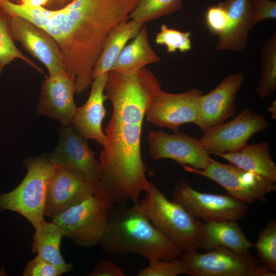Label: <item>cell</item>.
I'll return each mask as SVG.
<instances>
[{"label": "cell", "instance_id": "obj_1", "mask_svg": "<svg viewBox=\"0 0 276 276\" xmlns=\"http://www.w3.org/2000/svg\"><path fill=\"white\" fill-rule=\"evenodd\" d=\"M161 86L145 67L130 73H107L105 90L112 113L99 155L102 176L95 184L94 195L108 209L128 200L139 202L140 194L149 187L141 152L142 125Z\"/></svg>", "mask_w": 276, "mask_h": 276}, {"label": "cell", "instance_id": "obj_2", "mask_svg": "<svg viewBox=\"0 0 276 276\" xmlns=\"http://www.w3.org/2000/svg\"><path fill=\"white\" fill-rule=\"evenodd\" d=\"M139 0H73L51 10L6 0L8 15L26 19L48 33L58 45L65 71L75 81V94L91 85L93 70L110 31L128 19Z\"/></svg>", "mask_w": 276, "mask_h": 276}, {"label": "cell", "instance_id": "obj_3", "mask_svg": "<svg viewBox=\"0 0 276 276\" xmlns=\"http://www.w3.org/2000/svg\"><path fill=\"white\" fill-rule=\"evenodd\" d=\"M99 244L109 256L135 254L148 260L179 258L183 251L153 225L139 202L130 207L117 204L110 209Z\"/></svg>", "mask_w": 276, "mask_h": 276}, {"label": "cell", "instance_id": "obj_4", "mask_svg": "<svg viewBox=\"0 0 276 276\" xmlns=\"http://www.w3.org/2000/svg\"><path fill=\"white\" fill-rule=\"evenodd\" d=\"M140 204L153 225L183 250L199 248L202 221L173 200L152 182Z\"/></svg>", "mask_w": 276, "mask_h": 276}, {"label": "cell", "instance_id": "obj_5", "mask_svg": "<svg viewBox=\"0 0 276 276\" xmlns=\"http://www.w3.org/2000/svg\"><path fill=\"white\" fill-rule=\"evenodd\" d=\"M27 174L12 191L0 194V210L20 214L36 228L44 220L48 187L55 166L49 156L27 159Z\"/></svg>", "mask_w": 276, "mask_h": 276}, {"label": "cell", "instance_id": "obj_6", "mask_svg": "<svg viewBox=\"0 0 276 276\" xmlns=\"http://www.w3.org/2000/svg\"><path fill=\"white\" fill-rule=\"evenodd\" d=\"M180 259L190 276H275L250 253L240 254L224 247L200 253L183 250Z\"/></svg>", "mask_w": 276, "mask_h": 276}, {"label": "cell", "instance_id": "obj_7", "mask_svg": "<svg viewBox=\"0 0 276 276\" xmlns=\"http://www.w3.org/2000/svg\"><path fill=\"white\" fill-rule=\"evenodd\" d=\"M185 170L206 177L223 187L228 193L245 203L264 202L266 195L275 191V182L253 172L233 164H224L212 159L203 169L183 166Z\"/></svg>", "mask_w": 276, "mask_h": 276}, {"label": "cell", "instance_id": "obj_8", "mask_svg": "<svg viewBox=\"0 0 276 276\" xmlns=\"http://www.w3.org/2000/svg\"><path fill=\"white\" fill-rule=\"evenodd\" d=\"M109 211L92 195L57 215L52 221L61 228L64 237L79 246L88 247L99 244L106 226Z\"/></svg>", "mask_w": 276, "mask_h": 276}, {"label": "cell", "instance_id": "obj_9", "mask_svg": "<svg viewBox=\"0 0 276 276\" xmlns=\"http://www.w3.org/2000/svg\"><path fill=\"white\" fill-rule=\"evenodd\" d=\"M173 200L194 217L203 222L238 221L246 215V203L230 195L202 193L193 189L187 180H178L173 191Z\"/></svg>", "mask_w": 276, "mask_h": 276}, {"label": "cell", "instance_id": "obj_10", "mask_svg": "<svg viewBox=\"0 0 276 276\" xmlns=\"http://www.w3.org/2000/svg\"><path fill=\"white\" fill-rule=\"evenodd\" d=\"M269 126L262 115L246 108L228 122L204 132L199 140L209 153L218 155L242 148L254 134Z\"/></svg>", "mask_w": 276, "mask_h": 276}, {"label": "cell", "instance_id": "obj_11", "mask_svg": "<svg viewBox=\"0 0 276 276\" xmlns=\"http://www.w3.org/2000/svg\"><path fill=\"white\" fill-rule=\"evenodd\" d=\"M148 142L150 155L154 160L171 159L195 169H204L212 160L199 139L178 131L171 134L151 131Z\"/></svg>", "mask_w": 276, "mask_h": 276}, {"label": "cell", "instance_id": "obj_12", "mask_svg": "<svg viewBox=\"0 0 276 276\" xmlns=\"http://www.w3.org/2000/svg\"><path fill=\"white\" fill-rule=\"evenodd\" d=\"M201 95V91L196 88L179 94L167 93L161 89L153 98L145 118L158 127L177 132L182 124L194 123Z\"/></svg>", "mask_w": 276, "mask_h": 276}, {"label": "cell", "instance_id": "obj_13", "mask_svg": "<svg viewBox=\"0 0 276 276\" xmlns=\"http://www.w3.org/2000/svg\"><path fill=\"white\" fill-rule=\"evenodd\" d=\"M6 15L13 40L19 42L28 53L44 64L50 75L65 71L61 51L52 37L26 19Z\"/></svg>", "mask_w": 276, "mask_h": 276}, {"label": "cell", "instance_id": "obj_14", "mask_svg": "<svg viewBox=\"0 0 276 276\" xmlns=\"http://www.w3.org/2000/svg\"><path fill=\"white\" fill-rule=\"evenodd\" d=\"M95 184L80 173L55 166L48 187L44 216L52 219L94 195Z\"/></svg>", "mask_w": 276, "mask_h": 276}, {"label": "cell", "instance_id": "obj_15", "mask_svg": "<svg viewBox=\"0 0 276 276\" xmlns=\"http://www.w3.org/2000/svg\"><path fill=\"white\" fill-rule=\"evenodd\" d=\"M244 80L241 73L229 75L212 91L200 96L198 114L194 123L204 133L236 113V97Z\"/></svg>", "mask_w": 276, "mask_h": 276}, {"label": "cell", "instance_id": "obj_16", "mask_svg": "<svg viewBox=\"0 0 276 276\" xmlns=\"http://www.w3.org/2000/svg\"><path fill=\"white\" fill-rule=\"evenodd\" d=\"M87 141L71 125L62 127L58 144L49 157L54 165L80 173L96 183L102 176L101 166Z\"/></svg>", "mask_w": 276, "mask_h": 276}, {"label": "cell", "instance_id": "obj_17", "mask_svg": "<svg viewBox=\"0 0 276 276\" xmlns=\"http://www.w3.org/2000/svg\"><path fill=\"white\" fill-rule=\"evenodd\" d=\"M74 80L65 71L50 75L41 84L37 113L70 125L77 109L74 100Z\"/></svg>", "mask_w": 276, "mask_h": 276}, {"label": "cell", "instance_id": "obj_18", "mask_svg": "<svg viewBox=\"0 0 276 276\" xmlns=\"http://www.w3.org/2000/svg\"><path fill=\"white\" fill-rule=\"evenodd\" d=\"M107 73L92 81L90 95L86 103L77 107L70 125L86 140L93 139L103 147L106 138L102 128V121L106 114L104 102L107 100L104 94Z\"/></svg>", "mask_w": 276, "mask_h": 276}, {"label": "cell", "instance_id": "obj_19", "mask_svg": "<svg viewBox=\"0 0 276 276\" xmlns=\"http://www.w3.org/2000/svg\"><path fill=\"white\" fill-rule=\"evenodd\" d=\"M219 4L226 10L228 24L219 36L218 51L239 52L246 47L252 22L251 0H225Z\"/></svg>", "mask_w": 276, "mask_h": 276}, {"label": "cell", "instance_id": "obj_20", "mask_svg": "<svg viewBox=\"0 0 276 276\" xmlns=\"http://www.w3.org/2000/svg\"><path fill=\"white\" fill-rule=\"evenodd\" d=\"M252 243L237 221L203 222L199 248L205 251L224 247L236 252H249Z\"/></svg>", "mask_w": 276, "mask_h": 276}, {"label": "cell", "instance_id": "obj_21", "mask_svg": "<svg viewBox=\"0 0 276 276\" xmlns=\"http://www.w3.org/2000/svg\"><path fill=\"white\" fill-rule=\"evenodd\" d=\"M129 19L116 26L107 36L93 70L92 80L111 70L127 42L135 37L144 25Z\"/></svg>", "mask_w": 276, "mask_h": 276}, {"label": "cell", "instance_id": "obj_22", "mask_svg": "<svg viewBox=\"0 0 276 276\" xmlns=\"http://www.w3.org/2000/svg\"><path fill=\"white\" fill-rule=\"evenodd\" d=\"M269 146V142H262L247 145L238 150L218 156L242 169L255 172L275 182L276 165L271 157Z\"/></svg>", "mask_w": 276, "mask_h": 276}, {"label": "cell", "instance_id": "obj_23", "mask_svg": "<svg viewBox=\"0 0 276 276\" xmlns=\"http://www.w3.org/2000/svg\"><path fill=\"white\" fill-rule=\"evenodd\" d=\"M160 61V57L149 44L147 28L144 24L135 37L124 47L110 72L132 73Z\"/></svg>", "mask_w": 276, "mask_h": 276}, {"label": "cell", "instance_id": "obj_24", "mask_svg": "<svg viewBox=\"0 0 276 276\" xmlns=\"http://www.w3.org/2000/svg\"><path fill=\"white\" fill-rule=\"evenodd\" d=\"M64 234L61 228L53 222L43 221L35 229L32 251L47 261L63 269L72 270L73 265L66 263L60 252V244Z\"/></svg>", "mask_w": 276, "mask_h": 276}, {"label": "cell", "instance_id": "obj_25", "mask_svg": "<svg viewBox=\"0 0 276 276\" xmlns=\"http://www.w3.org/2000/svg\"><path fill=\"white\" fill-rule=\"evenodd\" d=\"M261 74L256 91L260 98H267L276 90V35L273 34L261 50Z\"/></svg>", "mask_w": 276, "mask_h": 276}, {"label": "cell", "instance_id": "obj_26", "mask_svg": "<svg viewBox=\"0 0 276 276\" xmlns=\"http://www.w3.org/2000/svg\"><path fill=\"white\" fill-rule=\"evenodd\" d=\"M182 7V0H139L129 18L144 24L171 15Z\"/></svg>", "mask_w": 276, "mask_h": 276}, {"label": "cell", "instance_id": "obj_27", "mask_svg": "<svg viewBox=\"0 0 276 276\" xmlns=\"http://www.w3.org/2000/svg\"><path fill=\"white\" fill-rule=\"evenodd\" d=\"M13 40L9 29L7 15L0 8V75L4 67L16 58L20 59L44 74L39 66L21 53Z\"/></svg>", "mask_w": 276, "mask_h": 276}, {"label": "cell", "instance_id": "obj_28", "mask_svg": "<svg viewBox=\"0 0 276 276\" xmlns=\"http://www.w3.org/2000/svg\"><path fill=\"white\" fill-rule=\"evenodd\" d=\"M261 263L268 270L276 271V220L272 219L260 233L255 244Z\"/></svg>", "mask_w": 276, "mask_h": 276}, {"label": "cell", "instance_id": "obj_29", "mask_svg": "<svg viewBox=\"0 0 276 276\" xmlns=\"http://www.w3.org/2000/svg\"><path fill=\"white\" fill-rule=\"evenodd\" d=\"M190 36L189 31H180L162 24L155 36V41L156 44L164 45L169 53L176 51L184 53L191 48Z\"/></svg>", "mask_w": 276, "mask_h": 276}, {"label": "cell", "instance_id": "obj_30", "mask_svg": "<svg viewBox=\"0 0 276 276\" xmlns=\"http://www.w3.org/2000/svg\"><path fill=\"white\" fill-rule=\"evenodd\" d=\"M149 261V265L140 269L137 276H176L186 274L184 263L180 257L163 260L152 259Z\"/></svg>", "mask_w": 276, "mask_h": 276}, {"label": "cell", "instance_id": "obj_31", "mask_svg": "<svg viewBox=\"0 0 276 276\" xmlns=\"http://www.w3.org/2000/svg\"><path fill=\"white\" fill-rule=\"evenodd\" d=\"M66 273L62 268L37 255L29 262L22 272L24 276H59Z\"/></svg>", "mask_w": 276, "mask_h": 276}, {"label": "cell", "instance_id": "obj_32", "mask_svg": "<svg viewBox=\"0 0 276 276\" xmlns=\"http://www.w3.org/2000/svg\"><path fill=\"white\" fill-rule=\"evenodd\" d=\"M205 20L210 30L219 36L226 28L228 17L226 10L219 3L209 7Z\"/></svg>", "mask_w": 276, "mask_h": 276}, {"label": "cell", "instance_id": "obj_33", "mask_svg": "<svg viewBox=\"0 0 276 276\" xmlns=\"http://www.w3.org/2000/svg\"><path fill=\"white\" fill-rule=\"evenodd\" d=\"M252 22L276 18V2L271 0H251Z\"/></svg>", "mask_w": 276, "mask_h": 276}, {"label": "cell", "instance_id": "obj_34", "mask_svg": "<svg viewBox=\"0 0 276 276\" xmlns=\"http://www.w3.org/2000/svg\"><path fill=\"white\" fill-rule=\"evenodd\" d=\"M122 269L115 263L104 259L100 260L89 276H125Z\"/></svg>", "mask_w": 276, "mask_h": 276}, {"label": "cell", "instance_id": "obj_35", "mask_svg": "<svg viewBox=\"0 0 276 276\" xmlns=\"http://www.w3.org/2000/svg\"><path fill=\"white\" fill-rule=\"evenodd\" d=\"M13 3L19 4L20 0H9ZM73 0H49V4L46 9L51 10H55L61 9Z\"/></svg>", "mask_w": 276, "mask_h": 276}, {"label": "cell", "instance_id": "obj_36", "mask_svg": "<svg viewBox=\"0 0 276 276\" xmlns=\"http://www.w3.org/2000/svg\"><path fill=\"white\" fill-rule=\"evenodd\" d=\"M49 4V0H20L19 4L31 7L47 8Z\"/></svg>", "mask_w": 276, "mask_h": 276}, {"label": "cell", "instance_id": "obj_37", "mask_svg": "<svg viewBox=\"0 0 276 276\" xmlns=\"http://www.w3.org/2000/svg\"><path fill=\"white\" fill-rule=\"evenodd\" d=\"M271 113V118L276 119V102L274 101L268 109Z\"/></svg>", "mask_w": 276, "mask_h": 276}]
</instances>
